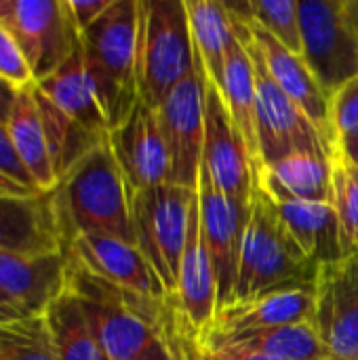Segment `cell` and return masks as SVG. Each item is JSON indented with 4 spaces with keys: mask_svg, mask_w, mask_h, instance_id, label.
<instances>
[{
    "mask_svg": "<svg viewBox=\"0 0 358 360\" xmlns=\"http://www.w3.org/2000/svg\"><path fill=\"white\" fill-rule=\"evenodd\" d=\"M331 205L338 213L344 253H358V165L338 152L333 156Z\"/></svg>",
    "mask_w": 358,
    "mask_h": 360,
    "instance_id": "4dcf8cb0",
    "label": "cell"
},
{
    "mask_svg": "<svg viewBox=\"0 0 358 360\" xmlns=\"http://www.w3.org/2000/svg\"><path fill=\"white\" fill-rule=\"evenodd\" d=\"M0 25L25 55L34 84L55 74L80 42L65 0H0Z\"/></svg>",
    "mask_w": 358,
    "mask_h": 360,
    "instance_id": "9c48e42d",
    "label": "cell"
},
{
    "mask_svg": "<svg viewBox=\"0 0 358 360\" xmlns=\"http://www.w3.org/2000/svg\"><path fill=\"white\" fill-rule=\"evenodd\" d=\"M0 360H57L46 316L0 325Z\"/></svg>",
    "mask_w": 358,
    "mask_h": 360,
    "instance_id": "f546056e",
    "label": "cell"
},
{
    "mask_svg": "<svg viewBox=\"0 0 358 360\" xmlns=\"http://www.w3.org/2000/svg\"><path fill=\"white\" fill-rule=\"evenodd\" d=\"M196 196H198L203 238L217 283V310H222L234 302L247 215H243L217 190L205 165L200 167Z\"/></svg>",
    "mask_w": 358,
    "mask_h": 360,
    "instance_id": "5bb4252c",
    "label": "cell"
},
{
    "mask_svg": "<svg viewBox=\"0 0 358 360\" xmlns=\"http://www.w3.org/2000/svg\"><path fill=\"white\" fill-rule=\"evenodd\" d=\"M0 194H2V192H0Z\"/></svg>",
    "mask_w": 358,
    "mask_h": 360,
    "instance_id": "b9f144b4",
    "label": "cell"
},
{
    "mask_svg": "<svg viewBox=\"0 0 358 360\" xmlns=\"http://www.w3.org/2000/svg\"><path fill=\"white\" fill-rule=\"evenodd\" d=\"M55 205L68 245L82 234L112 236L135 245L131 190L108 139L91 150L55 188Z\"/></svg>",
    "mask_w": 358,
    "mask_h": 360,
    "instance_id": "7a4b0ae2",
    "label": "cell"
},
{
    "mask_svg": "<svg viewBox=\"0 0 358 360\" xmlns=\"http://www.w3.org/2000/svg\"><path fill=\"white\" fill-rule=\"evenodd\" d=\"M253 181L266 192L276 209L285 232L312 268L338 262L346 255L340 240L338 213L331 202H310L293 198L260 165L253 167Z\"/></svg>",
    "mask_w": 358,
    "mask_h": 360,
    "instance_id": "9a60e30c",
    "label": "cell"
},
{
    "mask_svg": "<svg viewBox=\"0 0 358 360\" xmlns=\"http://www.w3.org/2000/svg\"><path fill=\"white\" fill-rule=\"evenodd\" d=\"M17 95H19V89H15L13 84L0 78V127H6L13 105L17 101Z\"/></svg>",
    "mask_w": 358,
    "mask_h": 360,
    "instance_id": "74e56055",
    "label": "cell"
},
{
    "mask_svg": "<svg viewBox=\"0 0 358 360\" xmlns=\"http://www.w3.org/2000/svg\"><path fill=\"white\" fill-rule=\"evenodd\" d=\"M205 348V346H203ZM211 352H215L219 359L224 360H279L274 356H266L262 352H253V350H245L238 346H219V348H207Z\"/></svg>",
    "mask_w": 358,
    "mask_h": 360,
    "instance_id": "8d00e7d4",
    "label": "cell"
},
{
    "mask_svg": "<svg viewBox=\"0 0 358 360\" xmlns=\"http://www.w3.org/2000/svg\"><path fill=\"white\" fill-rule=\"evenodd\" d=\"M200 344L205 348L238 346V348L262 352L266 356H274L279 360H329V354L312 323L247 331V333H238V335H230L222 340H207Z\"/></svg>",
    "mask_w": 358,
    "mask_h": 360,
    "instance_id": "4316f807",
    "label": "cell"
},
{
    "mask_svg": "<svg viewBox=\"0 0 358 360\" xmlns=\"http://www.w3.org/2000/svg\"><path fill=\"white\" fill-rule=\"evenodd\" d=\"M34 95L46 135L53 173L59 184L91 150H95L101 141H106L108 135H97L87 127H82L80 122H76L72 116L61 112L51 99H46L36 86H34Z\"/></svg>",
    "mask_w": 358,
    "mask_h": 360,
    "instance_id": "484cf974",
    "label": "cell"
},
{
    "mask_svg": "<svg viewBox=\"0 0 358 360\" xmlns=\"http://www.w3.org/2000/svg\"><path fill=\"white\" fill-rule=\"evenodd\" d=\"M312 314H314V285L274 291L253 300L234 302L217 310L211 329L198 340L200 342L222 340L247 331L312 323Z\"/></svg>",
    "mask_w": 358,
    "mask_h": 360,
    "instance_id": "44dd1931",
    "label": "cell"
},
{
    "mask_svg": "<svg viewBox=\"0 0 358 360\" xmlns=\"http://www.w3.org/2000/svg\"><path fill=\"white\" fill-rule=\"evenodd\" d=\"M65 253L74 264L118 289L148 300L169 302L137 245L112 236L82 234L68 245Z\"/></svg>",
    "mask_w": 358,
    "mask_h": 360,
    "instance_id": "2e32d148",
    "label": "cell"
},
{
    "mask_svg": "<svg viewBox=\"0 0 358 360\" xmlns=\"http://www.w3.org/2000/svg\"><path fill=\"white\" fill-rule=\"evenodd\" d=\"M108 143L131 194L169 184L171 160L158 108L139 99L127 120L108 133Z\"/></svg>",
    "mask_w": 358,
    "mask_h": 360,
    "instance_id": "7c38bea8",
    "label": "cell"
},
{
    "mask_svg": "<svg viewBox=\"0 0 358 360\" xmlns=\"http://www.w3.org/2000/svg\"><path fill=\"white\" fill-rule=\"evenodd\" d=\"M232 6L247 21V27H249L251 38H253V44H255V49H257L264 65H266V70L274 78V82L283 89V93L289 95V99L293 103H298L304 110V114L314 122V127L335 148V139H333V131H331V120H329V95L319 84L317 76L312 74V70L308 68L304 57L291 53L279 40H274L264 27H260L247 15L245 4H232Z\"/></svg>",
    "mask_w": 358,
    "mask_h": 360,
    "instance_id": "e0dca14e",
    "label": "cell"
},
{
    "mask_svg": "<svg viewBox=\"0 0 358 360\" xmlns=\"http://www.w3.org/2000/svg\"><path fill=\"white\" fill-rule=\"evenodd\" d=\"M0 251L19 255L65 253L55 192L0 194Z\"/></svg>",
    "mask_w": 358,
    "mask_h": 360,
    "instance_id": "ac0fdd59",
    "label": "cell"
},
{
    "mask_svg": "<svg viewBox=\"0 0 358 360\" xmlns=\"http://www.w3.org/2000/svg\"><path fill=\"white\" fill-rule=\"evenodd\" d=\"M264 169L293 198L310 200V202H331V192H333L331 154L325 152L291 154Z\"/></svg>",
    "mask_w": 358,
    "mask_h": 360,
    "instance_id": "83f0119b",
    "label": "cell"
},
{
    "mask_svg": "<svg viewBox=\"0 0 358 360\" xmlns=\"http://www.w3.org/2000/svg\"><path fill=\"white\" fill-rule=\"evenodd\" d=\"M348 8H350V15H352V21L358 30V0H348Z\"/></svg>",
    "mask_w": 358,
    "mask_h": 360,
    "instance_id": "60d3db41",
    "label": "cell"
},
{
    "mask_svg": "<svg viewBox=\"0 0 358 360\" xmlns=\"http://www.w3.org/2000/svg\"><path fill=\"white\" fill-rule=\"evenodd\" d=\"M335 152H338V154H342L344 158H348L350 162L358 165V137L350 139V141H346V143H342V146H338V148H335Z\"/></svg>",
    "mask_w": 358,
    "mask_h": 360,
    "instance_id": "ab89813d",
    "label": "cell"
},
{
    "mask_svg": "<svg viewBox=\"0 0 358 360\" xmlns=\"http://www.w3.org/2000/svg\"><path fill=\"white\" fill-rule=\"evenodd\" d=\"M0 177L15 184L25 194H40L42 192L36 186V181L32 179V175L27 173V169L23 167V162L19 160V156L11 143V137L6 133V127H0Z\"/></svg>",
    "mask_w": 358,
    "mask_h": 360,
    "instance_id": "e575fe53",
    "label": "cell"
},
{
    "mask_svg": "<svg viewBox=\"0 0 358 360\" xmlns=\"http://www.w3.org/2000/svg\"><path fill=\"white\" fill-rule=\"evenodd\" d=\"M236 34V32H234ZM222 99L230 114V120L243 139L253 167L260 162V146H257V116H255V70L247 46L236 36L230 44L226 72H224V86Z\"/></svg>",
    "mask_w": 358,
    "mask_h": 360,
    "instance_id": "cb8c5ba5",
    "label": "cell"
},
{
    "mask_svg": "<svg viewBox=\"0 0 358 360\" xmlns=\"http://www.w3.org/2000/svg\"><path fill=\"white\" fill-rule=\"evenodd\" d=\"M173 308L179 314L181 323L198 338L211 329L217 314V283L203 238L198 196H194L190 209L188 236L179 268V289Z\"/></svg>",
    "mask_w": 358,
    "mask_h": 360,
    "instance_id": "d6986e66",
    "label": "cell"
},
{
    "mask_svg": "<svg viewBox=\"0 0 358 360\" xmlns=\"http://www.w3.org/2000/svg\"><path fill=\"white\" fill-rule=\"evenodd\" d=\"M196 70L186 0H139V99L158 108Z\"/></svg>",
    "mask_w": 358,
    "mask_h": 360,
    "instance_id": "5b68a950",
    "label": "cell"
},
{
    "mask_svg": "<svg viewBox=\"0 0 358 360\" xmlns=\"http://www.w3.org/2000/svg\"><path fill=\"white\" fill-rule=\"evenodd\" d=\"M0 78L19 91L34 84V76L25 55L21 53L17 40L2 25H0Z\"/></svg>",
    "mask_w": 358,
    "mask_h": 360,
    "instance_id": "836d02e7",
    "label": "cell"
},
{
    "mask_svg": "<svg viewBox=\"0 0 358 360\" xmlns=\"http://www.w3.org/2000/svg\"><path fill=\"white\" fill-rule=\"evenodd\" d=\"M228 8L234 21V32L241 38V42L247 46L255 70V89H257L255 116H257V146H260L257 165L270 167L291 154H304V152H325L335 156L333 143L314 127V122L304 114V110L298 103H293L287 93H283V89L274 82V78L266 70L243 15L236 13L230 2Z\"/></svg>",
    "mask_w": 358,
    "mask_h": 360,
    "instance_id": "8992f818",
    "label": "cell"
},
{
    "mask_svg": "<svg viewBox=\"0 0 358 360\" xmlns=\"http://www.w3.org/2000/svg\"><path fill=\"white\" fill-rule=\"evenodd\" d=\"M203 165L217 190L243 213L249 215L253 192V162L238 137L226 103L215 86L205 89V150Z\"/></svg>",
    "mask_w": 358,
    "mask_h": 360,
    "instance_id": "4fadbf2b",
    "label": "cell"
},
{
    "mask_svg": "<svg viewBox=\"0 0 358 360\" xmlns=\"http://www.w3.org/2000/svg\"><path fill=\"white\" fill-rule=\"evenodd\" d=\"M194 196L196 190L165 184L135 192L131 198L135 245L154 270L169 304L177 300Z\"/></svg>",
    "mask_w": 358,
    "mask_h": 360,
    "instance_id": "52a82bcc",
    "label": "cell"
},
{
    "mask_svg": "<svg viewBox=\"0 0 358 360\" xmlns=\"http://www.w3.org/2000/svg\"><path fill=\"white\" fill-rule=\"evenodd\" d=\"M314 274L317 268L306 262L302 251L285 232L274 205L253 181L234 302L285 289L312 287Z\"/></svg>",
    "mask_w": 358,
    "mask_h": 360,
    "instance_id": "277c9868",
    "label": "cell"
},
{
    "mask_svg": "<svg viewBox=\"0 0 358 360\" xmlns=\"http://www.w3.org/2000/svg\"><path fill=\"white\" fill-rule=\"evenodd\" d=\"M44 316L51 327L57 360H108L70 291H65Z\"/></svg>",
    "mask_w": 358,
    "mask_h": 360,
    "instance_id": "f1b7e54d",
    "label": "cell"
},
{
    "mask_svg": "<svg viewBox=\"0 0 358 360\" xmlns=\"http://www.w3.org/2000/svg\"><path fill=\"white\" fill-rule=\"evenodd\" d=\"M68 291L76 297L108 360H173L165 340L169 302L118 289L72 259Z\"/></svg>",
    "mask_w": 358,
    "mask_h": 360,
    "instance_id": "6da1fadb",
    "label": "cell"
},
{
    "mask_svg": "<svg viewBox=\"0 0 358 360\" xmlns=\"http://www.w3.org/2000/svg\"><path fill=\"white\" fill-rule=\"evenodd\" d=\"M329 120L335 148L358 137V76L344 82L329 97Z\"/></svg>",
    "mask_w": 358,
    "mask_h": 360,
    "instance_id": "d6a6232c",
    "label": "cell"
},
{
    "mask_svg": "<svg viewBox=\"0 0 358 360\" xmlns=\"http://www.w3.org/2000/svg\"><path fill=\"white\" fill-rule=\"evenodd\" d=\"M34 86L46 99H51L61 112L72 116L76 122H80L89 131H93L97 135L110 133L106 114L101 110L95 86H93L87 65H84V55H82L80 42H78L76 51L70 55V59L55 74L40 80Z\"/></svg>",
    "mask_w": 358,
    "mask_h": 360,
    "instance_id": "7402d4cb",
    "label": "cell"
},
{
    "mask_svg": "<svg viewBox=\"0 0 358 360\" xmlns=\"http://www.w3.org/2000/svg\"><path fill=\"white\" fill-rule=\"evenodd\" d=\"M205 89L207 78L196 63L194 74L184 78L158 105L160 127L169 150V184L198 188L205 150Z\"/></svg>",
    "mask_w": 358,
    "mask_h": 360,
    "instance_id": "30bf717a",
    "label": "cell"
},
{
    "mask_svg": "<svg viewBox=\"0 0 358 360\" xmlns=\"http://www.w3.org/2000/svg\"><path fill=\"white\" fill-rule=\"evenodd\" d=\"M245 11L285 49L302 55L300 0H255L245 2Z\"/></svg>",
    "mask_w": 358,
    "mask_h": 360,
    "instance_id": "1f68e13d",
    "label": "cell"
},
{
    "mask_svg": "<svg viewBox=\"0 0 358 360\" xmlns=\"http://www.w3.org/2000/svg\"><path fill=\"white\" fill-rule=\"evenodd\" d=\"M312 325L329 360H358V253L317 268Z\"/></svg>",
    "mask_w": 358,
    "mask_h": 360,
    "instance_id": "8fae6325",
    "label": "cell"
},
{
    "mask_svg": "<svg viewBox=\"0 0 358 360\" xmlns=\"http://www.w3.org/2000/svg\"><path fill=\"white\" fill-rule=\"evenodd\" d=\"M112 2L114 0H65V8L78 34H82L110 8Z\"/></svg>",
    "mask_w": 358,
    "mask_h": 360,
    "instance_id": "d590c367",
    "label": "cell"
},
{
    "mask_svg": "<svg viewBox=\"0 0 358 360\" xmlns=\"http://www.w3.org/2000/svg\"><path fill=\"white\" fill-rule=\"evenodd\" d=\"M137 27L139 0H114L110 8L80 34L84 65L110 131L127 120L139 101Z\"/></svg>",
    "mask_w": 358,
    "mask_h": 360,
    "instance_id": "3957f363",
    "label": "cell"
},
{
    "mask_svg": "<svg viewBox=\"0 0 358 360\" xmlns=\"http://www.w3.org/2000/svg\"><path fill=\"white\" fill-rule=\"evenodd\" d=\"M186 8L190 19L194 59L203 68L207 82L222 93L228 51L236 38L228 2L186 0Z\"/></svg>",
    "mask_w": 358,
    "mask_h": 360,
    "instance_id": "603a6c76",
    "label": "cell"
},
{
    "mask_svg": "<svg viewBox=\"0 0 358 360\" xmlns=\"http://www.w3.org/2000/svg\"><path fill=\"white\" fill-rule=\"evenodd\" d=\"M27 314L4 293L0 291V325L2 323H13V321H19V319H25Z\"/></svg>",
    "mask_w": 358,
    "mask_h": 360,
    "instance_id": "f35d334b",
    "label": "cell"
},
{
    "mask_svg": "<svg viewBox=\"0 0 358 360\" xmlns=\"http://www.w3.org/2000/svg\"><path fill=\"white\" fill-rule=\"evenodd\" d=\"M68 253L19 255L0 251V291L27 316H44L68 291Z\"/></svg>",
    "mask_w": 358,
    "mask_h": 360,
    "instance_id": "ffe728a7",
    "label": "cell"
},
{
    "mask_svg": "<svg viewBox=\"0 0 358 360\" xmlns=\"http://www.w3.org/2000/svg\"><path fill=\"white\" fill-rule=\"evenodd\" d=\"M302 57L331 97L358 76V30L348 0H300Z\"/></svg>",
    "mask_w": 358,
    "mask_h": 360,
    "instance_id": "ba28073f",
    "label": "cell"
},
{
    "mask_svg": "<svg viewBox=\"0 0 358 360\" xmlns=\"http://www.w3.org/2000/svg\"><path fill=\"white\" fill-rule=\"evenodd\" d=\"M6 133L11 137V143L19 160L23 162V167L36 181V186L42 192H51L57 186V177L53 173L46 135H44V127H42L40 112L36 105L34 84L19 91L11 118L6 122Z\"/></svg>",
    "mask_w": 358,
    "mask_h": 360,
    "instance_id": "d4e9b609",
    "label": "cell"
}]
</instances>
